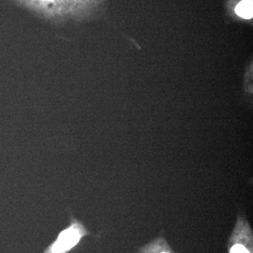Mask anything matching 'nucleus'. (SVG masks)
I'll use <instances>...</instances> for the list:
<instances>
[{"mask_svg":"<svg viewBox=\"0 0 253 253\" xmlns=\"http://www.w3.org/2000/svg\"><path fill=\"white\" fill-rule=\"evenodd\" d=\"M69 224L62 229L42 253H71L79 247L83 240L91 234L84 223L75 217L71 211Z\"/></svg>","mask_w":253,"mask_h":253,"instance_id":"obj_1","label":"nucleus"},{"mask_svg":"<svg viewBox=\"0 0 253 253\" xmlns=\"http://www.w3.org/2000/svg\"><path fill=\"white\" fill-rule=\"evenodd\" d=\"M229 253H253V234L247 223L239 221L228 244Z\"/></svg>","mask_w":253,"mask_h":253,"instance_id":"obj_2","label":"nucleus"},{"mask_svg":"<svg viewBox=\"0 0 253 253\" xmlns=\"http://www.w3.org/2000/svg\"><path fill=\"white\" fill-rule=\"evenodd\" d=\"M139 253H174L167 241L163 238H158L150 244L141 248Z\"/></svg>","mask_w":253,"mask_h":253,"instance_id":"obj_3","label":"nucleus"},{"mask_svg":"<svg viewBox=\"0 0 253 253\" xmlns=\"http://www.w3.org/2000/svg\"><path fill=\"white\" fill-rule=\"evenodd\" d=\"M236 13L241 17L250 19L253 18V0H244L236 8Z\"/></svg>","mask_w":253,"mask_h":253,"instance_id":"obj_4","label":"nucleus"}]
</instances>
